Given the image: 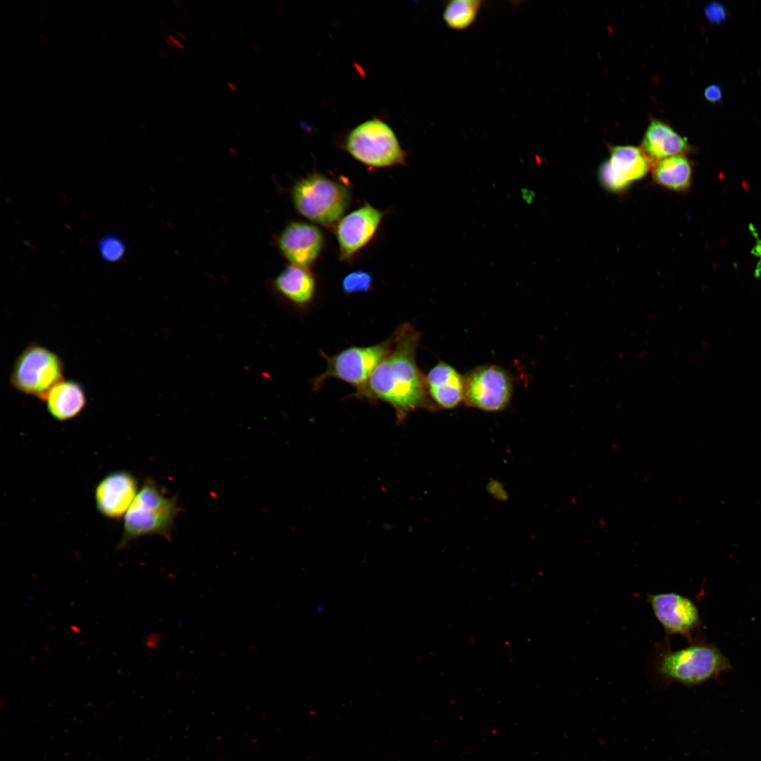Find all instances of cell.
<instances>
[{
	"label": "cell",
	"instance_id": "1",
	"mask_svg": "<svg viewBox=\"0 0 761 761\" xmlns=\"http://www.w3.org/2000/svg\"><path fill=\"white\" fill-rule=\"evenodd\" d=\"M421 333L409 323L400 325L390 348L365 385L350 397L371 403L381 401L395 410L398 422L417 409L436 410L427 393L425 376L416 362Z\"/></svg>",
	"mask_w": 761,
	"mask_h": 761
},
{
	"label": "cell",
	"instance_id": "2",
	"mask_svg": "<svg viewBox=\"0 0 761 761\" xmlns=\"http://www.w3.org/2000/svg\"><path fill=\"white\" fill-rule=\"evenodd\" d=\"M654 667L662 681L688 686L700 684L731 669L729 660L714 645L698 641L672 650L669 640L657 648Z\"/></svg>",
	"mask_w": 761,
	"mask_h": 761
},
{
	"label": "cell",
	"instance_id": "3",
	"mask_svg": "<svg viewBox=\"0 0 761 761\" xmlns=\"http://www.w3.org/2000/svg\"><path fill=\"white\" fill-rule=\"evenodd\" d=\"M180 508L175 497L164 495L156 482L147 478L124 517L118 548L143 536L157 535L168 538Z\"/></svg>",
	"mask_w": 761,
	"mask_h": 761
},
{
	"label": "cell",
	"instance_id": "4",
	"mask_svg": "<svg viewBox=\"0 0 761 761\" xmlns=\"http://www.w3.org/2000/svg\"><path fill=\"white\" fill-rule=\"evenodd\" d=\"M291 197L302 216L314 223L330 226L342 218L349 206L351 192L343 182L314 173L294 185Z\"/></svg>",
	"mask_w": 761,
	"mask_h": 761
},
{
	"label": "cell",
	"instance_id": "5",
	"mask_svg": "<svg viewBox=\"0 0 761 761\" xmlns=\"http://www.w3.org/2000/svg\"><path fill=\"white\" fill-rule=\"evenodd\" d=\"M344 148L351 156L371 168L404 165L407 153L393 130L383 120H366L347 135Z\"/></svg>",
	"mask_w": 761,
	"mask_h": 761
},
{
	"label": "cell",
	"instance_id": "6",
	"mask_svg": "<svg viewBox=\"0 0 761 761\" xmlns=\"http://www.w3.org/2000/svg\"><path fill=\"white\" fill-rule=\"evenodd\" d=\"M63 372L60 356L44 346L32 343L17 357L10 380L19 392L44 401L50 390L63 380Z\"/></svg>",
	"mask_w": 761,
	"mask_h": 761
},
{
	"label": "cell",
	"instance_id": "7",
	"mask_svg": "<svg viewBox=\"0 0 761 761\" xmlns=\"http://www.w3.org/2000/svg\"><path fill=\"white\" fill-rule=\"evenodd\" d=\"M390 346V339L370 346H351L339 352L327 355L320 350L327 363L326 369L310 380L312 390L317 392L324 382L335 378L359 390L371 373L385 357Z\"/></svg>",
	"mask_w": 761,
	"mask_h": 761
},
{
	"label": "cell",
	"instance_id": "8",
	"mask_svg": "<svg viewBox=\"0 0 761 761\" xmlns=\"http://www.w3.org/2000/svg\"><path fill=\"white\" fill-rule=\"evenodd\" d=\"M464 376L465 404L484 412H499L509 404L513 391L509 374L496 365L477 366Z\"/></svg>",
	"mask_w": 761,
	"mask_h": 761
},
{
	"label": "cell",
	"instance_id": "9",
	"mask_svg": "<svg viewBox=\"0 0 761 761\" xmlns=\"http://www.w3.org/2000/svg\"><path fill=\"white\" fill-rule=\"evenodd\" d=\"M652 163L641 148L633 146L610 147V158L598 169V179L609 192L626 191L634 182L644 178Z\"/></svg>",
	"mask_w": 761,
	"mask_h": 761
},
{
	"label": "cell",
	"instance_id": "10",
	"mask_svg": "<svg viewBox=\"0 0 761 761\" xmlns=\"http://www.w3.org/2000/svg\"><path fill=\"white\" fill-rule=\"evenodd\" d=\"M654 616L663 627L667 637L681 635L691 643L693 634L701 626L698 609L688 598L674 592L647 595Z\"/></svg>",
	"mask_w": 761,
	"mask_h": 761
},
{
	"label": "cell",
	"instance_id": "11",
	"mask_svg": "<svg viewBox=\"0 0 761 761\" xmlns=\"http://www.w3.org/2000/svg\"><path fill=\"white\" fill-rule=\"evenodd\" d=\"M384 212L369 203L342 216L336 226L339 259L346 261L363 249L373 237Z\"/></svg>",
	"mask_w": 761,
	"mask_h": 761
},
{
	"label": "cell",
	"instance_id": "12",
	"mask_svg": "<svg viewBox=\"0 0 761 761\" xmlns=\"http://www.w3.org/2000/svg\"><path fill=\"white\" fill-rule=\"evenodd\" d=\"M278 247L291 264L309 268L318 259L324 245V236L314 225L292 221L278 237Z\"/></svg>",
	"mask_w": 761,
	"mask_h": 761
},
{
	"label": "cell",
	"instance_id": "13",
	"mask_svg": "<svg viewBox=\"0 0 761 761\" xmlns=\"http://www.w3.org/2000/svg\"><path fill=\"white\" fill-rule=\"evenodd\" d=\"M136 478L129 471L118 470L105 476L94 491L98 512L105 518L118 519L126 514L138 492Z\"/></svg>",
	"mask_w": 761,
	"mask_h": 761
},
{
	"label": "cell",
	"instance_id": "14",
	"mask_svg": "<svg viewBox=\"0 0 761 761\" xmlns=\"http://www.w3.org/2000/svg\"><path fill=\"white\" fill-rule=\"evenodd\" d=\"M426 390L435 409H452L464 399V376L439 361L425 376Z\"/></svg>",
	"mask_w": 761,
	"mask_h": 761
},
{
	"label": "cell",
	"instance_id": "15",
	"mask_svg": "<svg viewBox=\"0 0 761 761\" xmlns=\"http://www.w3.org/2000/svg\"><path fill=\"white\" fill-rule=\"evenodd\" d=\"M641 149L653 165L669 157L683 155L691 150V147L670 126L653 120L644 135Z\"/></svg>",
	"mask_w": 761,
	"mask_h": 761
},
{
	"label": "cell",
	"instance_id": "16",
	"mask_svg": "<svg viewBox=\"0 0 761 761\" xmlns=\"http://www.w3.org/2000/svg\"><path fill=\"white\" fill-rule=\"evenodd\" d=\"M276 291L298 307L309 306L314 299L316 281L309 268L290 264L273 281Z\"/></svg>",
	"mask_w": 761,
	"mask_h": 761
},
{
	"label": "cell",
	"instance_id": "17",
	"mask_svg": "<svg viewBox=\"0 0 761 761\" xmlns=\"http://www.w3.org/2000/svg\"><path fill=\"white\" fill-rule=\"evenodd\" d=\"M44 402L51 416L64 421L77 416L84 409L87 397L80 383L63 380L50 390Z\"/></svg>",
	"mask_w": 761,
	"mask_h": 761
},
{
	"label": "cell",
	"instance_id": "18",
	"mask_svg": "<svg viewBox=\"0 0 761 761\" xmlns=\"http://www.w3.org/2000/svg\"><path fill=\"white\" fill-rule=\"evenodd\" d=\"M652 168L653 180L666 189L683 192L691 187L692 166L683 155L660 160L655 163Z\"/></svg>",
	"mask_w": 761,
	"mask_h": 761
},
{
	"label": "cell",
	"instance_id": "19",
	"mask_svg": "<svg viewBox=\"0 0 761 761\" xmlns=\"http://www.w3.org/2000/svg\"><path fill=\"white\" fill-rule=\"evenodd\" d=\"M482 4V1H450L445 6L443 18L450 29L457 31L466 30L476 20Z\"/></svg>",
	"mask_w": 761,
	"mask_h": 761
},
{
	"label": "cell",
	"instance_id": "20",
	"mask_svg": "<svg viewBox=\"0 0 761 761\" xmlns=\"http://www.w3.org/2000/svg\"><path fill=\"white\" fill-rule=\"evenodd\" d=\"M372 285L373 276L371 273L357 270L345 276L342 281V290L347 295L366 292L371 289Z\"/></svg>",
	"mask_w": 761,
	"mask_h": 761
},
{
	"label": "cell",
	"instance_id": "21",
	"mask_svg": "<svg viewBox=\"0 0 761 761\" xmlns=\"http://www.w3.org/2000/svg\"><path fill=\"white\" fill-rule=\"evenodd\" d=\"M99 248L102 258L111 262L121 259L125 249L124 243L114 235L103 237L99 242Z\"/></svg>",
	"mask_w": 761,
	"mask_h": 761
},
{
	"label": "cell",
	"instance_id": "22",
	"mask_svg": "<svg viewBox=\"0 0 761 761\" xmlns=\"http://www.w3.org/2000/svg\"><path fill=\"white\" fill-rule=\"evenodd\" d=\"M705 11L707 18L713 23H722L726 17L725 7L719 2L710 3L705 7Z\"/></svg>",
	"mask_w": 761,
	"mask_h": 761
},
{
	"label": "cell",
	"instance_id": "23",
	"mask_svg": "<svg viewBox=\"0 0 761 761\" xmlns=\"http://www.w3.org/2000/svg\"><path fill=\"white\" fill-rule=\"evenodd\" d=\"M704 95L708 101L714 104L718 103L722 99L721 87L717 84L710 85L705 89Z\"/></svg>",
	"mask_w": 761,
	"mask_h": 761
},
{
	"label": "cell",
	"instance_id": "24",
	"mask_svg": "<svg viewBox=\"0 0 761 761\" xmlns=\"http://www.w3.org/2000/svg\"><path fill=\"white\" fill-rule=\"evenodd\" d=\"M488 489L490 491V494L495 496L496 498L502 500H507V494L506 491L503 489L502 485L497 481H492L491 482H490Z\"/></svg>",
	"mask_w": 761,
	"mask_h": 761
},
{
	"label": "cell",
	"instance_id": "25",
	"mask_svg": "<svg viewBox=\"0 0 761 761\" xmlns=\"http://www.w3.org/2000/svg\"><path fill=\"white\" fill-rule=\"evenodd\" d=\"M228 86L230 87V89L232 91L236 92L237 87H236L235 85H234L233 83H231V82H228Z\"/></svg>",
	"mask_w": 761,
	"mask_h": 761
},
{
	"label": "cell",
	"instance_id": "26",
	"mask_svg": "<svg viewBox=\"0 0 761 761\" xmlns=\"http://www.w3.org/2000/svg\"><path fill=\"white\" fill-rule=\"evenodd\" d=\"M178 36H179V37H180V38L182 39H183V40H185V34H184L183 32H178Z\"/></svg>",
	"mask_w": 761,
	"mask_h": 761
},
{
	"label": "cell",
	"instance_id": "27",
	"mask_svg": "<svg viewBox=\"0 0 761 761\" xmlns=\"http://www.w3.org/2000/svg\"><path fill=\"white\" fill-rule=\"evenodd\" d=\"M159 53H160V54H161V55H162V56H163L164 58H166V56H167V54H166V53L165 51H163V50H160V51H159Z\"/></svg>",
	"mask_w": 761,
	"mask_h": 761
},
{
	"label": "cell",
	"instance_id": "28",
	"mask_svg": "<svg viewBox=\"0 0 761 761\" xmlns=\"http://www.w3.org/2000/svg\"><path fill=\"white\" fill-rule=\"evenodd\" d=\"M180 20L182 21V23L183 24H185H185L187 23V21H186V20H185V18H184L183 17L180 16Z\"/></svg>",
	"mask_w": 761,
	"mask_h": 761
},
{
	"label": "cell",
	"instance_id": "29",
	"mask_svg": "<svg viewBox=\"0 0 761 761\" xmlns=\"http://www.w3.org/2000/svg\"><path fill=\"white\" fill-rule=\"evenodd\" d=\"M168 28H169V30H171V32H172L173 33H175V32H176L175 30V29H174V28H173V27H171V26H169V27H168Z\"/></svg>",
	"mask_w": 761,
	"mask_h": 761
},
{
	"label": "cell",
	"instance_id": "30",
	"mask_svg": "<svg viewBox=\"0 0 761 761\" xmlns=\"http://www.w3.org/2000/svg\"><path fill=\"white\" fill-rule=\"evenodd\" d=\"M252 47L256 50V51H257V52L259 51V49H258V47H256V44H252Z\"/></svg>",
	"mask_w": 761,
	"mask_h": 761
},
{
	"label": "cell",
	"instance_id": "31",
	"mask_svg": "<svg viewBox=\"0 0 761 761\" xmlns=\"http://www.w3.org/2000/svg\"><path fill=\"white\" fill-rule=\"evenodd\" d=\"M174 3L176 4L178 7L181 6L180 2H178L177 0H174Z\"/></svg>",
	"mask_w": 761,
	"mask_h": 761
}]
</instances>
